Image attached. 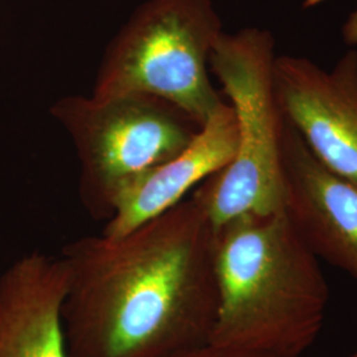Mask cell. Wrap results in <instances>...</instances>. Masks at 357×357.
I'll use <instances>...</instances> for the list:
<instances>
[{"label":"cell","mask_w":357,"mask_h":357,"mask_svg":"<svg viewBox=\"0 0 357 357\" xmlns=\"http://www.w3.org/2000/svg\"><path fill=\"white\" fill-rule=\"evenodd\" d=\"M213 234L191 196L123 236L68 243L61 258L70 357H169L209 343Z\"/></svg>","instance_id":"obj_1"},{"label":"cell","mask_w":357,"mask_h":357,"mask_svg":"<svg viewBox=\"0 0 357 357\" xmlns=\"http://www.w3.org/2000/svg\"><path fill=\"white\" fill-rule=\"evenodd\" d=\"M217 311L211 343L303 357L323 328L330 290L319 258L284 209L245 215L213 234Z\"/></svg>","instance_id":"obj_2"},{"label":"cell","mask_w":357,"mask_h":357,"mask_svg":"<svg viewBox=\"0 0 357 357\" xmlns=\"http://www.w3.org/2000/svg\"><path fill=\"white\" fill-rule=\"evenodd\" d=\"M275 40L259 28L222 33L209 69L233 109L237 149L228 166L195 188L213 230L245 215L284 209L282 143L286 119L275 89Z\"/></svg>","instance_id":"obj_3"},{"label":"cell","mask_w":357,"mask_h":357,"mask_svg":"<svg viewBox=\"0 0 357 357\" xmlns=\"http://www.w3.org/2000/svg\"><path fill=\"white\" fill-rule=\"evenodd\" d=\"M222 33L212 0H146L106 47L90 96L159 97L202 128L224 102L209 77Z\"/></svg>","instance_id":"obj_4"},{"label":"cell","mask_w":357,"mask_h":357,"mask_svg":"<svg viewBox=\"0 0 357 357\" xmlns=\"http://www.w3.org/2000/svg\"><path fill=\"white\" fill-rule=\"evenodd\" d=\"M50 113L75 146L82 203L106 221L132 181L183 151L200 128L174 103L147 94L105 100L72 94Z\"/></svg>","instance_id":"obj_5"},{"label":"cell","mask_w":357,"mask_h":357,"mask_svg":"<svg viewBox=\"0 0 357 357\" xmlns=\"http://www.w3.org/2000/svg\"><path fill=\"white\" fill-rule=\"evenodd\" d=\"M275 89L286 122L332 172L357 181V51L331 69L277 56Z\"/></svg>","instance_id":"obj_6"},{"label":"cell","mask_w":357,"mask_h":357,"mask_svg":"<svg viewBox=\"0 0 357 357\" xmlns=\"http://www.w3.org/2000/svg\"><path fill=\"white\" fill-rule=\"evenodd\" d=\"M282 178L284 212L307 246L357 281V181L323 166L287 122Z\"/></svg>","instance_id":"obj_7"},{"label":"cell","mask_w":357,"mask_h":357,"mask_svg":"<svg viewBox=\"0 0 357 357\" xmlns=\"http://www.w3.org/2000/svg\"><path fill=\"white\" fill-rule=\"evenodd\" d=\"M236 149V118L224 101L183 151L143 174L118 196L102 234L123 236L181 203L192 188L228 166Z\"/></svg>","instance_id":"obj_8"},{"label":"cell","mask_w":357,"mask_h":357,"mask_svg":"<svg viewBox=\"0 0 357 357\" xmlns=\"http://www.w3.org/2000/svg\"><path fill=\"white\" fill-rule=\"evenodd\" d=\"M61 257L32 252L0 275V357H70Z\"/></svg>","instance_id":"obj_9"},{"label":"cell","mask_w":357,"mask_h":357,"mask_svg":"<svg viewBox=\"0 0 357 357\" xmlns=\"http://www.w3.org/2000/svg\"><path fill=\"white\" fill-rule=\"evenodd\" d=\"M169 357H281L266 354H258L252 351H245L238 348H231L225 345L215 344V343H205L191 349L178 352L176 355ZM305 357V356H303Z\"/></svg>","instance_id":"obj_10"},{"label":"cell","mask_w":357,"mask_h":357,"mask_svg":"<svg viewBox=\"0 0 357 357\" xmlns=\"http://www.w3.org/2000/svg\"><path fill=\"white\" fill-rule=\"evenodd\" d=\"M343 38L345 44L354 47L357 45V10L351 13L343 26Z\"/></svg>","instance_id":"obj_11"},{"label":"cell","mask_w":357,"mask_h":357,"mask_svg":"<svg viewBox=\"0 0 357 357\" xmlns=\"http://www.w3.org/2000/svg\"><path fill=\"white\" fill-rule=\"evenodd\" d=\"M352 357H357V352H356V354H355V355H354V356H352Z\"/></svg>","instance_id":"obj_12"}]
</instances>
